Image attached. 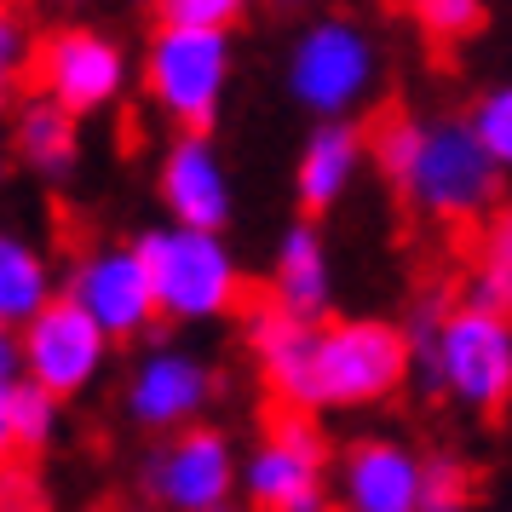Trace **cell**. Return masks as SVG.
<instances>
[{
    "label": "cell",
    "instance_id": "7c38bea8",
    "mask_svg": "<svg viewBox=\"0 0 512 512\" xmlns=\"http://www.w3.org/2000/svg\"><path fill=\"white\" fill-rule=\"evenodd\" d=\"M110 346L116 340L104 334V323H93V311L58 294L41 317L24 323V374L70 403V397L93 392L98 374L110 369Z\"/></svg>",
    "mask_w": 512,
    "mask_h": 512
},
{
    "label": "cell",
    "instance_id": "6da1fadb",
    "mask_svg": "<svg viewBox=\"0 0 512 512\" xmlns=\"http://www.w3.org/2000/svg\"><path fill=\"white\" fill-rule=\"evenodd\" d=\"M369 150L397 202L438 225H478L507 185L472 116H392L369 133Z\"/></svg>",
    "mask_w": 512,
    "mask_h": 512
},
{
    "label": "cell",
    "instance_id": "4dcf8cb0",
    "mask_svg": "<svg viewBox=\"0 0 512 512\" xmlns=\"http://www.w3.org/2000/svg\"><path fill=\"white\" fill-rule=\"evenodd\" d=\"M213 512H254V507H236V501H225V507H213Z\"/></svg>",
    "mask_w": 512,
    "mask_h": 512
},
{
    "label": "cell",
    "instance_id": "4316f807",
    "mask_svg": "<svg viewBox=\"0 0 512 512\" xmlns=\"http://www.w3.org/2000/svg\"><path fill=\"white\" fill-rule=\"evenodd\" d=\"M0 512H52L47 484H41V472L29 466V455L0 466Z\"/></svg>",
    "mask_w": 512,
    "mask_h": 512
},
{
    "label": "cell",
    "instance_id": "83f0119b",
    "mask_svg": "<svg viewBox=\"0 0 512 512\" xmlns=\"http://www.w3.org/2000/svg\"><path fill=\"white\" fill-rule=\"evenodd\" d=\"M24 380V328L18 323H0V386Z\"/></svg>",
    "mask_w": 512,
    "mask_h": 512
},
{
    "label": "cell",
    "instance_id": "ac0fdd59",
    "mask_svg": "<svg viewBox=\"0 0 512 512\" xmlns=\"http://www.w3.org/2000/svg\"><path fill=\"white\" fill-rule=\"evenodd\" d=\"M58 300V271L52 259L18 236L12 225H0V323L24 328L29 317H41L47 305Z\"/></svg>",
    "mask_w": 512,
    "mask_h": 512
},
{
    "label": "cell",
    "instance_id": "8992f818",
    "mask_svg": "<svg viewBox=\"0 0 512 512\" xmlns=\"http://www.w3.org/2000/svg\"><path fill=\"white\" fill-rule=\"evenodd\" d=\"M242 501L254 512H328V438L311 409L277 403L242 455Z\"/></svg>",
    "mask_w": 512,
    "mask_h": 512
},
{
    "label": "cell",
    "instance_id": "484cf974",
    "mask_svg": "<svg viewBox=\"0 0 512 512\" xmlns=\"http://www.w3.org/2000/svg\"><path fill=\"white\" fill-rule=\"evenodd\" d=\"M472 507V472L449 455H426V484H420V512H455Z\"/></svg>",
    "mask_w": 512,
    "mask_h": 512
},
{
    "label": "cell",
    "instance_id": "cb8c5ba5",
    "mask_svg": "<svg viewBox=\"0 0 512 512\" xmlns=\"http://www.w3.org/2000/svg\"><path fill=\"white\" fill-rule=\"evenodd\" d=\"M449 294H420L415 305H409V346H415V369L426 374V386H432V369H438V334L443 323H449Z\"/></svg>",
    "mask_w": 512,
    "mask_h": 512
},
{
    "label": "cell",
    "instance_id": "e575fe53",
    "mask_svg": "<svg viewBox=\"0 0 512 512\" xmlns=\"http://www.w3.org/2000/svg\"><path fill=\"white\" fill-rule=\"evenodd\" d=\"M455 512H472V507H455Z\"/></svg>",
    "mask_w": 512,
    "mask_h": 512
},
{
    "label": "cell",
    "instance_id": "7402d4cb",
    "mask_svg": "<svg viewBox=\"0 0 512 512\" xmlns=\"http://www.w3.org/2000/svg\"><path fill=\"white\" fill-rule=\"evenodd\" d=\"M35 58H41V41H35L29 18L12 0H0V104H12L24 75H35Z\"/></svg>",
    "mask_w": 512,
    "mask_h": 512
},
{
    "label": "cell",
    "instance_id": "9a60e30c",
    "mask_svg": "<svg viewBox=\"0 0 512 512\" xmlns=\"http://www.w3.org/2000/svg\"><path fill=\"white\" fill-rule=\"evenodd\" d=\"M369 156H374L369 133L351 127V116L317 121V133L305 139L300 162H294V202H300V213H311V219L334 213L351 196V185H357V173H363Z\"/></svg>",
    "mask_w": 512,
    "mask_h": 512
},
{
    "label": "cell",
    "instance_id": "4fadbf2b",
    "mask_svg": "<svg viewBox=\"0 0 512 512\" xmlns=\"http://www.w3.org/2000/svg\"><path fill=\"white\" fill-rule=\"evenodd\" d=\"M156 196H162L167 219L196 225V231H225L236 213V185L231 167L219 156L208 133H179L156 162Z\"/></svg>",
    "mask_w": 512,
    "mask_h": 512
},
{
    "label": "cell",
    "instance_id": "9c48e42d",
    "mask_svg": "<svg viewBox=\"0 0 512 512\" xmlns=\"http://www.w3.org/2000/svg\"><path fill=\"white\" fill-rule=\"evenodd\" d=\"M133 87V58L110 29L93 24H70L52 29L41 41V58H35V93L58 98L75 116H104L116 110Z\"/></svg>",
    "mask_w": 512,
    "mask_h": 512
},
{
    "label": "cell",
    "instance_id": "d6986e66",
    "mask_svg": "<svg viewBox=\"0 0 512 512\" xmlns=\"http://www.w3.org/2000/svg\"><path fill=\"white\" fill-rule=\"evenodd\" d=\"M466 300H484L495 311H512V202L484 225L478 259H472V282H466Z\"/></svg>",
    "mask_w": 512,
    "mask_h": 512
},
{
    "label": "cell",
    "instance_id": "5b68a950",
    "mask_svg": "<svg viewBox=\"0 0 512 512\" xmlns=\"http://www.w3.org/2000/svg\"><path fill=\"white\" fill-rule=\"evenodd\" d=\"M282 81H288V98L317 121L357 116L380 87V47L357 18L334 12V18H317L294 35Z\"/></svg>",
    "mask_w": 512,
    "mask_h": 512
},
{
    "label": "cell",
    "instance_id": "1f68e13d",
    "mask_svg": "<svg viewBox=\"0 0 512 512\" xmlns=\"http://www.w3.org/2000/svg\"><path fill=\"white\" fill-rule=\"evenodd\" d=\"M133 512H162V507H156V501H144V507H133Z\"/></svg>",
    "mask_w": 512,
    "mask_h": 512
},
{
    "label": "cell",
    "instance_id": "ffe728a7",
    "mask_svg": "<svg viewBox=\"0 0 512 512\" xmlns=\"http://www.w3.org/2000/svg\"><path fill=\"white\" fill-rule=\"evenodd\" d=\"M12 426H18V455H47L58 443V426H64V397L47 392L41 380H12Z\"/></svg>",
    "mask_w": 512,
    "mask_h": 512
},
{
    "label": "cell",
    "instance_id": "f546056e",
    "mask_svg": "<svg viewBox=\"0 0 512 512\" xmlns=\"http://www.w3.org/2000/svg\"><path fill=\"white\" fill-rule=\"evenodd\" d=\"M6 156H12V133L0 127V179H6Z\"/></svg>",
    "mask_w": 512,
    "mask_h": 512
},
{
    "label": "cell",
    "instance_id": "e0dca14e",
    "mask_svg": "<svg viewBox=\"0 0 512 512\" xmlns=\"http://www.w3.org/2000/svg\"><path fill=\"white\" fill-rule=\"evenodd\" d=\"M12 156L47 179V185H70L75 167H81V116L64 110L58 98L35 93L12 110Z\"/></svg>",
    "mask_w": 512,
    "mask_h": 512
},
{
    "label": "cell",
    "instance_id": "52a82bcc",
    "mask_svg": "<svg viewBox=\"0 0 512 512\" xmlns=\"http://www.w3.org/2000/svg\"><path fill=\"white\" fill-rule=\"evenodd\" d=\"M432 392L455 397L472 415H501L512 403V311L461 300L438 334Z\"/></svg>",
    "mask_w": 512,
    "mask_h": 512
},
{
    "label": "cell",
    "instance_id": "2e32d148",
    "mask_svg": "<svg viewBox=\"0 0 512 512\" xmlns=\"http://www.w3.org/2000/svg\"><path fill=\"white\" fill-rule=\"evenodd\" d=\"M271 300L288 305L294 317H311V323H323L334 305V265H328V242L311 213L282 231L277 259H271Z\"/></svg>",
    "mask_w": 512,
    "mask_h": 512
},
{
    "label": "cell",
    "instance_id": "f1b7e54d",
    "mask_svg": "<svg viewBox=\"0 0 512 512\" xmlns=\"http://www.w3.org/2000/svg\"><path fill=\"white\" fill-rule=\"evenodd\" d=\"M18 461V426H12V386H0V466Z\"/></svg>",
    "mask_w": 512,
    "mask_h": 512
},
{
    "label": "cell",
    "instance_id": "3957f363",
    "mask_svg": "<svg viewBox=\"0 0 512 512\" xmlns=\"http://www.w3.org/2000/svg\"><path fill=\"white\" fill-rule=\"evenodd\" d=\"M139 254L150 265V282H156L162 323H219V317H236L248 300L242 265L219 231H196V225L167 219V225L139 236Z\"/></svg>",
    "mask_w": 512,
    "mask_h": 512
},
{
    "label": "cell",
    "instance_id": "7a4b0ae2",
    "mask_svg": "<svg viewBox=\"0 0 512 512\" xmlns=\"http://www.w3.org/2000/svg\"><path fill=\"white\" fill-rule=\"evenodd\" d=\"M415 374V346L409 328L380 323V317H340L317 323L311 340V369H305V397L300 409H369L403 392V380Z\"/></svg>",
    "mask_w": 512,
    "mask_h": 512
},
{
    "label": "cell",
    "instance_id": "44dd1931",
    "mask_svg": "<svg viewBox=\"0 0 512 512\" xmlns=\"http://www.w3.org/2000/svg\"><path fill=\"white\" fill-rule=\"evenodd\" d=\"M409 18L426 41H438V47H461L472 41L489 18V0H409Z\"/></svg>",
    "mask_w": 512,
    "mask_h": 512
},
{
    "label": "cell",
    "instance_id": "836d02e7",
    "mask_svg": "<svg viewBox=\"0 0 512 512\" xmlns=\"http://www.w3.org/2000/svg\"><path fill=\"white\" fill-rule=\"evenodd\" d=\"M58 6H87V0H58Z\"/></svg>",
    "mask_w": 512,
    "mask_h": 512
},
{
    "label": "cell",
    "instance_id": "603a6c76",
    "mask_svg": "<svg viewBox=\"0 0 512 512\" xmlns=\"http://www.w3.org/2000/svg\"><path fill=\"white\" fill-rule=\"evenodd\" d=\"M466 116H472V127H478V139L489 144V156L501 162V173H512V81L507 87H489Z\"/></svg>",
    "mask_w": 512,
    "mask_h": 512
},
{
    "label": "cell",
    "instance_id": "ba28073f",
    "mask_svg": "<svg viewBox=\"0 0 512 512\" xmlns=\"http://www.w3.org/2000/svg\"><path fill=\"white\" fill-rule=\"evenodd\" d=\"M139 484H144V501H156L162 512H213L236 501L242 455L219 426L196 420V426L162 432V443L144 455Z\"/></svg>",
    "mask_w": 512,
    "mask_h": 512
},
{
    "label": "cell",
    "instance_id": "8fae6325",
    "mask_svg": "<svg viewBox=\"0 0 512 512\" xmlns=\"http://www.w3.org/2000/svg\"><path fill=\"white\" fill-rule=\"evenodd\" d=\"M219 374L208 357L185 346H150L121 380V415L139 432H179L213 409Z\"/></svg>",
    "mask_w": 512,
    "mask_h": 512
},
{
    "label": "cell",
    "instance_id": "d4e9b609",
    "mask_svg": "<svg viewBox=\"0 0 512 512\" xmlns=\"http://www.w3.org/2000/svg\"><path fill=\"white\" fill-rule=\"evenodd\" d=\"M254 0H150L156 24H196V29H231L248 18Z\"/></svg>",
    "mask_w": 512,
    "mask_h": 512
},
{
    "label": "cell",
    "instance_id": "d6a6232c",
    "mask_svg": "<svg viewBox=\"0 0 512 512\" xmlns=\"http://www.w3.org/2000/svg\"><path fill=\"white\" fill-rule=\"evenodd\" d=\"M271 6H282V12H288V6H300V0H271Z\"/></svg>",
    "mask_w": 512,
    "mask_h": 512
},
{
    "label": "cell",
    "instance_id": "5bb4252c",
    "mask_svg": "<svg viewBox=\"0 0 512 512\" xmlns=\"http://www.w3.org/2000/svg\"><path fill=\"white\" fill-rule=\"evenodd\" d=\"M420 484H426V455L397 438L351 443L334 466L340 512H420Z\"/></svg>",
    "mask_w": 512,
    "mask_h": 512
},
{
    "label": "cell",
    "instance_id": "30bf717a",
    "mask_svg": "<svg viewBox=\"0 0 512 512\" xmlns=\"http://www.w3.org/2000/svg\"><path fill=\"white\" fill-rule=\"evenodd\" d=\"M64 294L75 305L93 311V323H104L110 340H144L150 328L162 323V300H156V282L144 265L139 242H98L70 265Z\"/></svg>",
    "mask_w": 512,
    "mask_h": 512
},
{
    "label": "cell",
    "instance_id": "277c9868",
    "mask_svg": "<svg viewBox=\"0 0 512 512\" xmlns=\"http://www.w3.org/2000/svg\"><path fill=\"white\" fill-rule=\"evenodd\" d=\"M231 29L156 24L144 47V98L179 133H213L231 93Z\"/></svg>",
    "mask_w": 512,
    "mask_h": 512
}]
</instances>
